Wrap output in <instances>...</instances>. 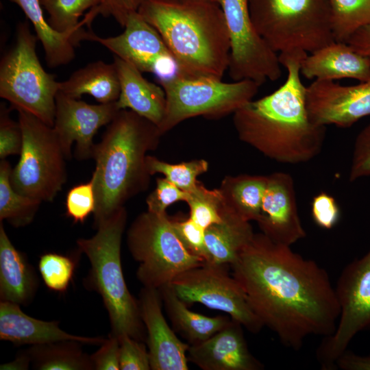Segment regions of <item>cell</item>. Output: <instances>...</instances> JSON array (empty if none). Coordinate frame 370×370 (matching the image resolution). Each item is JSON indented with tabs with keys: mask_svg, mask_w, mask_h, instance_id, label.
<instances>
[{
	"mask_svg": "<svg viewBox=\"0 0 370 370\" xmlns=\"http://www.w3.org/2000/svg\"><path fill=\"white\" fill-rule=\"evenodd\" d=\"M230 268L255 314L284 346L298 351L308 336L334 332L340 314L335 287L314 260L261 232Z\"/></svg>",
	"mask_w": 370,
	"mask_h": 370,
	"instance_id": "6da1fadb",
	"label": "cell"
},
{
	"mask_svg": "<svg viewBox=\"0 0 370 370\" xmlns=\"http://www.w3.org/2000/svg\"><path fill=\"white\" fill-rule=\"evenodd\" d=\"M307 55L304 51L280 53V62L287 71L285 82L234 113L239 138L280 163L307 162L320 153L324 143L326 127L310 121L306 86L300 77L301 63Z\"/></svg>",
	"mask_w": 370,
	"mask_h": 370,
	"instance_id": "7a4b0ae2",
	"label": "cell"
},
{
	"mask_svg": "<svg viewBox=\"0 0 370 370\" xmlns=\"http://www.w3.org/2000/svg\"><path fill=\"white\" fill-rule=\"evenodd\" d=\"M138 12L162 36L178 74L222 79L228 68L230 41L217 3L148 0Z\"/></svg>",
	"mask_w": 370,
	"mask_h": 370,
	"instance_id": "3957f363",
	"label": "cell"
},
{
	"mask_svg": "<svg viewBox=\"0 0 370 370\" xmlns=\"http://www.w3.org/2000/svg\"><path fill=\"white\" fill-rule=\"evenodd\" d=\"M162 134L156 125L128 109L120 110L108 125L92 158L95 161L91 177L96 194L95 229L147 188L151 175L146 153L157 147Z\"/></svg>",
	"mask_w": 370,
	"mask_h": 370,
	"instance_id": "277c9868",
	"label": "cell"
},
{
	"mask_svg": "<svg viewBox=\"0 0 370 370\" xmlns=\"http://www.w3.org/2000/svg\"><path fill=\"white\" fill-rule=\"evenodd\" d=\"M127 216L124 206L120 208L98 225L94 236L77 239V245L90 264L84 285L101 296L108 314L110 334L118 338L127 335L143 342L145 328L138 300L127 288L121 266V247Z\"/></svg>",
	"mask_w": 370,
	"mask_h": 370,
	"instance_id": "5b68a950",
	"label": "cell"
},
{
	"mask_svg": "<svg viewBox=\"0 0 370 370\" xmlns=\"http://www.w3.org/2000/svg\"><path fill=\"white\" fill-rule=\"evenodd\" d=\"M255 28L278 53H313L334 42L330 0H249Z\"/></svg>",
	"mask_w": 370,
	"mask_h": 370,
	"instance_id": "8992f818",
	"label": "cell"
},
{
	"mask_svg": "<svg viewBox=\"0 0 370 370\" xmlns=\"http://www.w3.org/2000/svg\"><path fill=\"white\" fill-rule=\"evenodd\" d=\"M127 245L138 262L136 275L143 287L160 289L205 263L186 248L166 213H140L127 230Z\"/></svg>",
	"mask_w": 370,
	"mask_h": 370,
	"instance_id": "52a82bcc",
	"label": "cell"
},
{
	"mask_svg": "<svg viewBox=\"0 0 370 370\" xmlns=\"http://www.w3.org/2000/svg\"><path fill=\"white\" fill-rule=\"evenodd\" d=\"M38 40L27 21L19 23L14 46L0 63V97L12 108L32 114L53 127L60 82L45 71L36 51Z\"/></svg>",
	"mask_w": 370,
	"mask_h": 370,
	"instance_id": "ba28073f",
	"label": "cell"
},
{
	"mask_svg": "<svg viewBox=\"0 0 370 370\" xmlns=\"http://www.w3.org/2000/svg\"><path fill=\"white\" fill-rule=\"evenodd\" d=\"M17 110L23 145L19 160L12 169V186L23 195L53 201L67 178L60 139L53 127L29 112Z\"/></svg>",
	"mask_w": 370,
	"mask_h": 370,
	"instance_id": "9c48e42d",
	"label": "cell"
},
{
	"mask_svg": "<svg viewBox=\"0 0 370 370\" xmlns=\"http://www.w3.org/2000/svg\"><path fill=\"white\" fill-rule=\"evenodd\" d=\"M158 82L166 99L165 116L160 127L162 134L194 116L219 118L234 113L252 100L260 86L249 79L225 82L180 74Z\"/></svg>",
	"mask_w": 370,
	"mask_h": 370,
	"instance_id": "30bf717a",
	"label": "cell"
},
{
	"mask_svg": "<svg viewBox=\"0 0 370 370\" xmlns=\"http://www.w3.org/2000/svg\"><path fill=\"white\" fill-rule=\"evenodd\" d=\"M340 307L336 328L316 351L323 370H335L336 361L360 332L370 331V248L341 271L335 286Z\"/></svg>",
	"mask_w": 370,
	"mask_h": 370,
	"instance_id": "8fae6325",
	"label": "cell"
},
{
	"mask_svg": "<svg viewBox=\"0 0 370 370\" xmlns=\"http://www.w3.org/2000/svg\"><path fill=\"white\" fill-rule=\"evenodd\" d=\"M221 8L230 41L228 73L234 81L249 79L260 86L282 75L276 52L258 34L252 22L249 0H214Z\"/></svg>",
	"mask_w": 370,
	"mask_h": 370,
	"instance_id": "7c38bea8",
	"label": "cell"
},
{
	"mask_svg": "<svg viewBox=\"0 0 370 370\" xmlns=\"http://www.w3.org/2000/svg\"><path fill=\"white\" fill-rule=\"evenodd\" d=\"M229 267L205 262L180 274L171 284L186 304L199 303L227 313L249 332L258 333L264 325L252 310L241 285L229 273Z\"/></svg>",
	"mask_w": 370,
	"mask_h": 370,
	"instance_id": "4fadbf2b",
	"label": "cell"
},
{
	"mask_svg": "<svg viewBox=\"0 0 370 370\" xmlns=\"http://www.w3.org/2000/svg\"><path fill=\"white\" fill-rule=\"evenodd\" d=\"M124 28L121 34L108 38L85 31L82 40L100 43L142 73L155 75L158 81L179 73L176 62L162 36L138 12L129 16Z\"/></svg>",
	"mask_w": 370,
	"mask_h": 370,
	"instance_id": "5bb4252c",
	"label": "cell"
},
{
	"mask_svg": "<svg viewBox=\"0 0 370 370\" xmlns=\"http://www.w3.org/2000/svg\"><path fill=\"white\" fill-rule=\"evenodd\" d=\"M119 110L116 101L89 104L59 91L56 97L53 127L60 139L66 159L71 158L73 143H76V158H92L95 145L94 136L101 127L108 125Z\"/></svg>",
	"mask_w": 370,
	"mask_h": 370,
	"instance_id": "9a60e30c",
	"label": "cell"
},
{
	"mask_svg": "<svg viewBox=\"0 0 370 370\" xmlns=\"http://www.w3.org/2000/svg\"><path fill=\"white\" fill-rule=\"evenodd\" d=\"M306 103L313 123L349 127L370 115V80L343 86L332 80L315 79L306 86Z\"/></svg>",
	"mask_w": 370,
	"mask_h": 370,
	"instance_id": "2e32d148",
	"label": "cell"
},
{
	"mask_svg": "<svg viewBox=\"0 0 370 370\" xmlns=\"http://www.w3.org/2000/svg\"><path fill=\"white\" fill-rule=\"evenodd\" d=\"M261 232L277 243L291 246L306 236L299 215L292 176L284 172L267 175L259 217Z\"/></svg>",
	"mask_w": 370,
	"mask_h": 370,
	"instance_id": "e0dca14e",
	"label": "cell"
},
{
	"mask_svg": "<svg viewBox=\"0 0 370 370\" xmlns=\"http://www.w3.org/2000/svg\"><path fill=\"white\" fill-rule=\"evenodd\" d=\"M138 300L146 329L151 369L188 370L190 345L181 341L168 325L159 290L143 286Z\"/></svg>",
	"mask_w": 370,
	"mask_h": 370,
	"instance_id": "ac0fdd59",
	"label": "cell"
},
{
	"mask_svg": "<svg viewBox=\"0 0 370 370\" xmlns=\"http://www.w3.org/2000/svg\"><path fill=\"white\" fill-rule=\"evenodd\" d=\"M239 322L231 319L208 339L190 345L188 361L203 370H262L263 364L249 351Z\"/></svg>",
	"mask_w": 370,
	"mask_h": 370,
	"instance_id": "d6986e66",
	"label": "cell"
},
{
	"mask_svg": "<svg viewBox=\"0 0 370 370\" xmlns=\"http://www.w3.org/2000/svg\"><path fill=\"white\" fill-rule=\"evenodd\" d=\"M0 339L14 345H40L75 341L86 345H101L106 338L74 335L62 330L58 321H46L26 314L20 305L0 302Z\"/></svg>",
	"mask_w": 370,
	"mask_h": 370,
	"instance_id": "ffe728a7",
	"label": "cell"
},
{
	"mask_svg": "<svg viewBox=\"0 0 370 370\" xmlns=\"http://www.w3.org/2000/svg\"><path fill=\"white\" fill-rule=\"evenodd\" d=\"M113 62L120 82L121 91L116 101L119 108L132 110L160 130L166 107L163 88L148 81L137 68L117 56H114Z\"/></svg>",
	"mask_w": 370,
	"mask_h": 370,
	"instance_id": "44dd1931",
	"label": "cell"
},
{
	"mask_svg": "<svg viewBox=\"0 0 370 370\" xmlns=\"http://www.w3.org/2000/svg\"><path fill=\"white\" fill-rule=\"evenodd\" d=\"M300 73L309 79L352 78L365 82L370 80V58L345 42L334 41L307 55L301 63Z\"/></svg>",
	"mask_w": 370,
	"mask_h": 370,
	"instance_id": "7402d4cb",
	"label": "cell"
},
{
	"mask_svg": "<svg viewBox=\"0 0 370 370\" xmlns=\"http://www.w3.org/2000/svg\"><path fill=\"white\" fill-rule=\"evenodd\" d=\"M39 279L25 254L17 250L0 221V299L26 306L34 299Z\"/></svg>",
	"mask_w": 370,
	"mask_h": 370,
	"instance_id": "603a6c76",
	"label": "cell"
},
{
	"mask_svg": "<svg viewBox=\"0 0 370 370\" xmlns=\"http://www.w3.org/2000/svg\"><path fill=\"white\" fill-rule=\"evenodd\" d=\"M222 221L205 230L208 261L217 265H231L249 243L254 232L250 222L241 218L224 203Z\"/></svg>",
	"mask_w": 370,
	"mask_h": 370,
	"instance_id": "cb8c5ba5",
	"label": "cell"
},
{
	"mask_svg": "<svg viewBox=\"0 0 370 370\" xmlns=\"http://www.w3.org/2000/svg\"><path fill=\"white\" fill-rule=\"evenodd\" d=\"M158 290L173 329L190 345L208 339L223 328L232 319L221 315L208 317L190 310L177 295L171 284Z\"/></svg>",
	"mask_w": 370,
	"mask_h": 370,
	"instance_id": "d4e9b609",
	"label": "cell"
},
{
	"mask_svg": "<svg viewBox=\"0 0 370 370\" xmlns=\"http://www.w3.org/2000/svg\"><path fill=\"white\" fill-rule=\"evenodd\" d=\"M59 91L75 99L88 94L99 103L115 102L121 91L116 66L103 61L90 63L60 82Z\"/></svg>",
	"mask_w": 370,
	"mask_h": 370,
	"instance_id": "484cf974",
	"label": "cell"
},
{
	"mask_svg": "<svg viewBox=\"0 0 370 370\" xmlns=\"http://www.w3.org/2000/svg\"><path fill=\"white\" fill-rule=\"evenodd\" d=\"M31 21L41 42L45 60L49 67L69 64L75 57V47L82 40L83 29L77 32L60 33L54 30L45 18L39 0H12Z\"/></svg>",
	"mask_w": 370,
	"mask_h": 370,
	"instance_id": "4316f807",
	"label": "cell"
},
{
	"mask_svg": "<svg viewBox=\"0 0 370 370\" xmlns=\"http://www.w3.org/2000/svg\"><path fill=\"white\" fill-rule=\"evenodd\" d=\"M267 184V175H241L225 178L219 190L229 208L247 221H256Z\"/></svg>",
	"mask_w": 370,
	"mask_h": 370,
	"instance_id": "83f0119b",
	"label": "cell"
},
{
	"mask_svg": "<svg viewBox=\"0 0 370 370\" xmlns=\"http://www.w3.org/2000/svg\"><path fill=\"white\" fill-rule=\"evenodd\" d=\"M82 343L62 341L32 345L27 350L34 369L93 370L90 356L83 352Z\"/></svg>",
	"mask_w": 370,
	"mask_h": 370,
	"instance_id": "f1b7e54d",
	"label": "cell"
},
{
	"mask_svg": "<svg viewBox=\"0 0 370 370\" xmlns=\"http://www.w3.org/2000/svg\"><path fill=\"white\" fill-rule=\"evenodd\" d=\"M12 167L5 159L0 162V221L15 227L30 224L42 201L23 195L14 189L10 182Z\"/></svg>",
	"mask_w": 370,
	"mask_h": 370,
	"instance_id": "f546056e",
	"label": "cell"
},
{
	"mask_svg": "<svg viewBox=\"0 0 370 370\" xmlns=\"http://www.w3.org/2000/svg\"><path fill=\"white\" fill-rule=\"evenodd\" d=\"M330 6L336 42L346 43L357 29L370 23V0H330Z\"/></svg>",
	"mask_w": 370,
	"mask_h": 370,
	"instance_id": "4dcf8cb0",
	"label": "cell"
},
{
	"mask_svg": "<svg viewBox=\"0 0 370 370\" xmlns=\"http://www.w3.org/2000/svg\"><path fill=\"white\" fill-rule=\"evenodd\" d=\"M47 10L48 24L60 33L81 31L84 20L79 21V17L89 8H95L100 0H39Z\"/></svg>",
	"mask_w": 370,
	"mask_h": 370,
	"instance_id": "1f68e13d",
	"label": "cell"
},
{
	"mask_svg": "<svg viewBox=\"0 0 370 370\" xmlns=\"http://www.w3.org/2000/svg\"><path fill=\"white\" fill-rule=\"evenodd\" d=\"M146 165L151 175L162 173L166 180L187 193L196 188L199 183L197 177L208 169V162L202 159L169 164L151 156H147Z\"/></svg>",
	"mask_w": 370,
	"mask_h": 370,
	"instance_id": "d6a6232c",
	"label": "cell"
},
{
	"mask_svg": "<svg viewBox=\"0 0 370 370\" xmlns=\"http://www.w3.org/2000/svg\"><path fill=\"white\" fill-rule=\"evenodd\" d=\"M186 202L190 209L189 217L204 229L222 221L224 199L219 189L209 190L198 183L196 188L188 193Z\"/></svg>",
	"mask_w": 370,
	"mask_h": 370,
	"instance_id": "836d02e7",
	"label": "cell"
},
{
	"mask_svg": "<svg viewBox=\"0 0 370 370\" xmlns=\"http://www.w3.org/2000/svg\"><path fill=\"white\" fill-rule=\"evenodd\" d=\"M74 258L56 253H46L40 257L38 270L49 290L64 293L68 289L76 267Z\"/></svg>",
	"mask_w": 370,
	"mask_h": 370,
	"instance_id": "e575fe53",
	"label": "cell"
},
{
	"mask_svg": "<svg viewBox=\"0 0 370 370\" xmlns=\"http://www.w3.org/2000/svg\"><path fill=\"white\" fill-rule=\"evenodd\" d=\"M96 194L92 179L71 188L66 197V214L75 223H83L94 212Z\"/></svg>",
	"mask_w": 370,
	"mask_h": 370,
	"instance_id": "d590c367",
	"label": "cell"
},
{
	"mask_svg": "<svg viewBox=\"0 0 370 370\" xmlns=\"http://www.w3.org/2000/svg\"><path fill=\"white\" fill-rule=\"evenodd\" d=\"M23 145V133L19 123L10 116V109L4 103L0 108V159L8 156L20 155Z\"/></svg>",
	"mask_w": 370,
	"mask_h": 370,
	"instance_id": "8d00e7d4",
	"label": "cell"
},
{
	"mask_svg": "<svg viewBox=\"0 0 370 370\" xmlns=\"http://www.w3.org/2000/svg\"><path fill=\"white\" fill-rule=\"evenodd\" d=\"M171 221L176 234L186 248L207 262L208 255L205 242L206 230L190 217L185 220Z\"/></svg>",
	"mask_w": 370,
	"mask_h": 370,
	"instance_id": "74e56055",
	"label": "cell"
},
{
	"mask_svg": "<svg viewBox=\"0 0 370 370\" xmlns=\"http://www.w3.org/2000/svg\"><path fill=\"white\" fill-rule=\"evenodd\" d=\"M188 193L164 178L156 180V188L146 199L147 210L156 214L166 213V209L172 204L186 201Z\"/></svg>",
	"mask_w": 370,
	"mask_h": 370,
	"instance_id": "f35d334b",
	"label": "cell"
},
{
	"mask_svg": "<svg viewBox=\"0 0 370 370\" xmlns=\"http://www.w3.org/2000/svg\"><path fill=\"white\" fill-rule=\"evenodd\" d=\"M119 340L121 370L151 369L149 352L143 341L127 335L120 337Z\"/></svg>",
	"mask_w": 370,
	"mask_h": 370,
	"instance_id": "ab89813d",
	"label": "cell"
},
{
	"mask_svg": "<svg viewBox=\"0 0 370 370\" xmlns=\"http://www.w3.org/2000/svg\"><path fill=\"white\" fill-rule=\"evenodd\" d=\"M370 176V123L357 135L353 148L349 180Z\"/></svg>",
	"mask_w": 370,
	"mask_h": 370,
	"instance_id": "60d3db41",
	"label": "cell"
},
{
	"mask_svg": "<svg viewBox=\"0 0 370 370\" xmlns=\"http://www.w3.org/2000/svg\"><path fill=\"white\" fill-rule=\"evenodd\" d=\"M148 0H100V3L86 14L90 23L94 18L101 14L104 17H112L121 27H124L130 14L138 12L140 6Z\"/></svg>",
	"mask_w": 370,
	"mask_h": 370,
	"instance_id": "b9f144b4",
	"label": "cell"
},
{
	"mask_svg": "<svg viewBox=\"0 0 370 370\" xmlns=\"http://www.w3.org/2000/svg\"><path fill=\"white\" fill-rule=\"evenodd\" d=\"M311 215L319 227L331 230L338 223L341 211L335 199L328 193L321 192L312 200Z\"/></svg>",
	"mask_w": 370,
	"mask_h": 370,
	"instance_id": "7bdbcfd3",
	"label": "cell"
},
{
	"mask_svg": "<svg viewBox=\"0 0 370 370\" xmlns=\"http://www.w3.org/2000/svg\"><path fill=\"white\" fill-rule=\"evenodd\" d=\"M120 343L119 338L110 334L99 349L90 355L95 370H119Z\"/></svg>",
	"mask_w": 370,
	"mask_h": 370,
	"instance_id": "ee69618b",
	"label": "cell"
},
{
	"mask_svg": "<svg viewBox=\"0 0 370 370\" xmlns=\"http://www.w3.org/2000/svg\"><path fill=\"white\" fill-rule=\"evenodd\" d=\"M336 369L370 370V354L361 356L347 349L336 361Z\"/></svg>",
	"mask_w": 370,
	"mask_h": 370,
	"instance_id": "f6af8a7d",
	"label": "cell"
},
{
	"mask_svg": "<svg viewBox=\"0 0 370 370\" xmlns=\"http://www.w3.org/2000/svg\"><path fill=\"white\" fill-rule=\"evenodd\" d=\"M346 43L357 53L370 58V23L357 29Z\"/></svg>",
	"mask_w": 370,
	"mask_h": 370,
	"instance_id": "bcb514c9",
	"label": "cell"
},
{
	"mask_svg": "<svg viewBox=\"0 0 370 370\" xmlns=\"http://www.w3.org/2000/svg\"><path fill=\"white\" fill-rule=\"evenodd\" d=\"M31 359L27 352L21 353L14 360L0 366L1 370H26L29 367Z\"/></svg>",
	"mask_w": 370,
	"mask_h": 370,
	"instance_id": "7dc6e473",
	"label": "cell"
},
{
	"mask_svg": "<svg viewBox=\"0 0 370 370\" xmlns=\"http://www.w3.org/2000/svg\"><path fill=\"white\" fill-rule=\"evenodd\" d=\"M184 3H208L214 2V0H177Z\"/></svg>",
	"mask_w": 370,
	"mask_h": 370,
	"instance_id": "c3c4849f",
	"label": "cell"
}]
</instances>
